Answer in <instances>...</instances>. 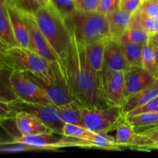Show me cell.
I'll list each match as a JSON object with an SVG mask.
<instances>
[{
    "label": "cell",
    "mask_w": 158,
    "mask_h": 158,
    "mask_svg": "<svg viewBox=\"0 0 158 158\" xmlns=\"http://www.w3.org/2000/svg\"><path fill=\"white\" fill-rule=\"evenodd\" d=\"M8 16L19 46L31 49L30 40L27 26L19 11L9 4H6Z\"/></svg>",
    "instance_id": "17"
},
{
    "label": "cell",
    "mask_w": 158,
    "mask_h": 158,
    "mask_svg": "<svg viewBox=\"0 0 158 158\" xmlns=\"http://www.w3.org/2000/svg\"><path fill=\"white\" fill-rule=\"evenodd\" d=\"M31 15L56 53L62 55L72 41L64 19L49 4L40 6Z\"/></svg>",
    "instance_id": "3"
},
{
    "label": "cell",
    "mask_w": 158,
    "mask_h": 158,
    "mask_svg": "<svg viewBox=\"0 0 158 158\" xmlns=\"http://www.w3.org/2000/svg\"><path fill=\"white\" fill-rule=\"evenodd\" d=\"M157 96L158 78H156L153 83L148 85L144 89L123 100V103L120 105L123 116L127 115L131 111L143 106Z\"/></svg>",
    "instance_id": "16"
},
{
    "label": "cell",
    "mask_w": 158,
    "mask_h": 158,
    "mask_svg": "<svg viewBox=\"0 0 158 158\" xmlns=\"http://www.w3.org/2000/svg\"><path fill=\"white\" fill-rule=\"evenodd\" d=\"M36 1L41 6H46V5L49 4V0H36Z\"/></svg>",
    "instance_id": "42"
},
{
    "label": "cell",
    "mask_w": 158,
    "mask_h": 158,
    "mask_svg": "<svg viewBox=\"0 0 158 158\" xmlns=\"http://www.w3.org/2000/svg\"><path fill=\"white\" fill-rule=\"evenodd\" d=\"M0 45L6 51L18 46L8 14L0 15Z\"/></svg>",
    "instance_id": "23"
},
{
    "label": "cell",
    "mask_w": 158,
    "mask_h": 158,
    "mask_svg": "<svg viewBox=\"0 0 158 158\" xmlns=\"http://www.w3.org/2000/svg\"><path fill=\"white\" fill-rule=\"evenodd\" d=\"M147 112H158V96L147 103L143 106L131 111L127 115H134V114H140V113ZM127 116V115H126Z\"/></svg>",
    "instance_id": "37"
},
{
    "label": "cell",
    "mask_w": 158,
    "mask_h": 158,
    "mask_svg": "<svg viewBox=\"0 0 158 158\" xmlns=\"http://www.w3.org/2000/svg\"><path fill=\"white\" fill-rule=\"evenodd\" d=\"M129 67L120 42L112 38L107 39L104 51L103 71H126Z\"/></svg>",
    "instance_id": "15"
},
{
    "label": "cell",
    "mask_w": 158,
    "mask_h": 158,
    "mask_svg": "<svg viewBox=\"0 0 158 158\" xmlns=\"http://www.w3.org/2000/svg\"><path fill=\"white\" fill-rule=\"evenodd\" d=\"M153 46H154V54H155L156 62H157V68H158V46H157V45L153 44Z\"/></svg>",
    "instance_id": "41"
},
{
    "label": "cell",
    "mask_w": 158,
    "mask_h": 158,
    "mask_svg": "<svg viewBox=\"0 0 158 158\" xmlns=\"http://www.w3.org/2000/svg\"><path fill=\"white\" fill-rule=\"evenodd\" d=\"M71 36L69 47L59 56L58 61L50 63L51 66L80 106L86 108L109 106L103 97L102 77L88 63L84 45L73 33Z\"/></svg>",
    "instance_id": "1"
},
{
    "label": "cell",
    "mask_w": 158,
    "mask_h": 158,
    "mask_svg": "<svg viewBox=\"0 0 158 158\" xmlns=\"http://www.w3.org/2000/svg\"><path fill=\"white\" fill-rule=\"evenodd\" d=\"M138 11L149 16L158 18V0L143 1Z\"/></svg>",
    "instance_id": "32"
},
{
    "label": "cell",
    "mask_w": 158,
    "mask_h": 158,
    "mask_svg": "<svg viewBox=\"0 0 158 158\" xmlns=\"http://www.w3.org/2000/svg\"><path fill=\"white\" fill-rule=\"evenodd\" d=\"M6 14H8L6 5L5 6V5L0 4V15H6Z\"/></svg>",
    "instance_id": "40"
},
{
    "label": "cell",
    "mask_w": 158,
    "mask_h": 158,
    "mask_svg": "<svg viewBox=\"0 0 158 158\" xmlns=\"http://www.w3.org/2000/svg\"><path fill=\"white\" fill-rule=\"evenodd\" d=\"M7 4L28 14H33L41 6L36 0H7Z\"/></svg>",
    "instance_id": "31"
},
{
    "label": "cell",
    "mask_w": 158,
    "mask_h": 158,
    "mask_svg": "<svg viewBox=\"0 0 158 158\" xmlns=\"http://www.w3.org/2000/svg\"><path fill=\"white\" fill-rule=\"evenodd\" d=\"M151 34L148 33L143 29L140 28L130 27L120 37L119 42H130V43H137V44L144 45L150 41Z\"/></svg>",
    "instance_id": "28"
},
{
    "label": "cell",
    "mask_w": 158,
    "mask_h": 158,
    "mask_svg": "<svg viewBox=\"0 0 158 158\" xmlns=\"http://www.w3.org/2000/svg\"><path fill=\"white\" fill-rule=\"evenodd\" d=\"M108 132L95 133L92 136L90 142L93 145V148H102V149L111 150V151H118L121 150L122 147L120 146L116 142L115 137L110 136Z\"/></svg>",
    "instance_id": "27"
},
{
    "label": "cell",
    "mask_w": 158,
    "mask_h": 158,
    "mask_svg": "<svg viewBox=\"0 0 158 158\" xmlns=\"http://www.w3.org/2000/svg\"><path fill=\"white\" fill-rule=\"evenodd\" d=\"M142 66L151 73L155 78H158V68L154 54V46L151 40L146 44L143 45L141 56Z\"/></svg>",
    "instance_id": "26"
},
{
    "label": "cell",
    "mask_w": 158,
    "mask_h": 158,
    "mask_svg": "<svg viewBox=\"0 0 158 158\" xmlns=\"http://www.w3.org/2000/svg\"><path fill=\"white\" fill-rule=\"evenodd\" d=\"M123 55L130 66H142L141 56L143 46L130 42L120 43Z\"/></svg>",
    "instance_id": "25"
},
{
    "label": "cell",
    "mask_w": 158,
    "mask_h": 158,
    "mask_svg": "<svg viewBox=\"0 0 158 158\" xmlns=\"http://www.w3.org/2000/svg\"><path fill=\"white\" fill-rule=\"evenodd\" d=\"M62 134L64 136H67V137L81 139V140H87V141L90 142L94 132L89 131L85 127L65 123L64 126H63V134Z\"/></svg>",
    "instance_id": "29"
},
{
    "label": "cell",
    "mask_w": 158,
    "mask_h": 158,
    "mask_svg": "<svg viewBox=\"0 0 158 158\" xmlns=\"http://www.w3.org/2000/svg\"><path fill=\"white\" fill-rule=\"evenodd\" d=\"M116 142L122 148L141 151L156 150L155 143L148 136L136 131L124 118L116 126Z\"/></svg>",
    "instance_id": "9"
},
{
    "label": "cell",
    "mask_w": 158,
    "mask_h": 158,
    "mask_svg": "<svg viewBox=\"0 0 158 158\" xmlns=\"http://www.w3.org/2000/svg\"><path fill=\"white\" fill-rule=\"evenodd\" d=\"M130 27L140 28L151 35L158 32V18L149 16L137 11L132 15Z\"/></svg>",
    "instance_id": "24"
},
{
    "label": "cell",
    "mask_w": 158,
    "mask_h": 158,
    "mask_svg": "<svg viewBox=\"0 0 158 158\" xmlns=\"http://www.w3.org/2000/svg\"><path fill=\"white\" fill-rule=\"evenodd\" d=\"M142 1H146V0H142Z\"/></svg>",
    "instance_id": "45"
},
{
    "label": "cell",
    "mask_w": 158,
    "mask_h": 158,
    "mask_svg": "<svg viewBox=\"0 0 158 158\" xmlns=\"http://www.w3.org/2000/svg\"><path fill=\"white\" fill-rule=\"evenodd\" d=\"M6 56L8 63L17 70L30 72L49 81L57 82L50 63L32 49L14 46L6 51Z\"/></svg>",
    "instance_id": "4"
},
{
    "label": "cell",
    "mask_w": 158,
    "mask_h": 158,
    "mask_svg": "<svg viewBox=\"0 0 158 158\" xmlns=\"http://www.w3.org/2000/svg\"><path fill=\"white\" fill-rule=\"evenodd\" d=\"M125 71H103L102 87L104 99L110 106H120L124 100Z\"/></svg>",
    "instance_id": "11"
},
{
    "label": "cell",
    "mask_w": 158,
    "mask_h": 158,
    "mask_svg": "<svg viewBox=\"0 0 158 158\" xmlns=\"http://www.w3.org/2000/svg\"><path fill=\"white\" fill-rule=\"evenodd\" d=\"M80 107L81 106L77 102L72 101L66 104L57 106V113L60 118L65 123L84 127Z\"/></svg>",
    "instance_id": "21"
},
{
    "label": "cell",
    "mask_w": 158,
    "mask_h": 158,
    "mask_svg": "<svg viewBox=\"0 0 158 158\" xmlns=\"http://www.w3.org/2000/svg\"><path fill=\"white\" fill-rule=\"evenodd\" d=\"M0 4L5 5L6 6L7 4V0H0Z\"/></svg>",
    "instance_id": "44"
},
{
    "label": "cell",
    "mask_w": 158,
    "mask_h": 158,
    "mask_svg": "<svg viewBox=\"0 0 158 158\" xmlns=\"http://www.w3.org/2000/svg\"><path fill=\"white\" fill-rule=\"evenodd\" d=\"M151 41L153 44L157 45L158 46V32H156V33L151 34Z\"/></svg>",
    "instance_id": "39"
},
{
    "label": "cell",
    "mask_w": 158,
    "mask_h": 158,
    "mask_svg": "<svg viewBox=\"0 0 158 158\" xmlns=\"http://www.w3.org/2000/svg\"><path fill=\"white\" fill-rule=\"evenodd\" d=\"M124 119L136 130L153 127L158 125V112H147L124 116Z\"/></svg>",
    "instance_id": "22"
},
{
    "label": "cell",
    "mask_w": 158,
    "mask_h": 158,
    "mask_svg": "<svg viewBox=\"0 0 158 158\" xmlns=\"http://www.w3.org/2000/svg\"><path fill=\"white\" fill-rule=\"evenodd\" d=\"M24 75L35 82L47 94L52 103L60 106L72 101H75L65 86L60 82H52L43 77L26 71H21Z\"/></svg>",
    "instance_id": "12"
},
{
    "label": "cell",
    "mask_w": 158,
    "mask_h": 158,
    "mask_svg": "<svg viewBox=\"0 0 158 158\" xmlns=\"http://www.w3.org/2000/svg\"><path fill=\"white\" fill-rule=\"evenodd\" d=\"M85 127L95 133L109 132L124 118L120 106L103 108L80 107Z\"/></svg>",
    "instance_id": "5"
},
{
    "label": "cell",
    "mask_w": 158,
    "mask_h": 158,
    "mask_svg": "<svg viewBox=\"0 0 158 158\" xmlns=\"http://www.w3.org/2000/svg\"><path fill=\"white\" fill-rule=\"evenodd\" d=\"M49 4L63 19L77 11L75 0H49Z\"/></svg>",
    "instance_id": "30"
},
{
    "label": "cell",
    "mask_w": 158,
    "mask_h": 158,
    "mask_svg": "<svg viewBox=\"0 0 158 158\" xmlns=\"http://www.w3.org/2000/svg\"><path fill=\"white\" fill-rule=\"evenodd\" d=\"M100 0H75L77 10L96 12L98 10Z\"/></svg>",
    "instance_id": "34"
},
{
    "label": "cell",
    "mask_w": 158,
    "mask_h": 158,
    "mask_svg": "<svg viewBox=\"0 0 158 158\" xmlns=\"http://www.w3.org/2000/svg\"><path fill=\"white\" fill-rule=\"evenodd\" d=\"M16 111L9 103L0 100V121L14 119Z\"/></svg>",
    "instance_id": "35"
},
{
    "label": "cell",
    "mask_w": 158,
    "mask_h": 158,
    "mask_svg": "<svg viewBox=\"0 0 158 158\" xmlns=\"http://www.w3.org/2000/svg\"><path fill=\"white\" fill-rule=\"evenodd\" d=\"M9 143H12V140L11 141H3V140H0V146H2V145H6V144H9Z\"/></svg>",
    "instance_id": "43"
},
{
    "label": "cell",
    "mask_w": 158,
    "mask_h": 158,
    "mask_svg": "<svg viewBox=\"0 0 158 158\" xmlns=\"http://www.w3.org/2000/svg\"><path fill=\"white\" fill-rule=\"evenodd\" d=\"M11 105L16 112L24 111L29 113L41 120L55 133L60 134H63L65 123L59 117L57 106L53 103H29L22 101L18 99L11 103Z\"/></svg>",
    "instance_id": "7"
},
{
    "label": "cell",
    "mask_w": 158,
    "mask_h": 158,
    "mask_svg": "<svg viewBox=\"0 0 158 158\" xmlns=\"http://www.w3.org/2000/svg\"><path fill=\"white\" fill-rule=\"evenodd\" d=\"M120 0H100L98 12L106 15V14L120 9Z\"/></svg>",
    "instance_id": "33"
},
{
    "label": "cell",
    "mask_w": 158,
    "mask_h": 158,
    "mask_svg": "<svg viewBox=\"0 0 158 158\" xmlns=\"http://www.w3.org/2000/svg\"><path fill=\"white\" fill-rule=\"evenodd\" d=\"M64 21L69 32L84 46L110 38L106 15L98 11L77 10Z\"/></svg>",
    "instance_id": "2"
},
{
    "label": "cell",
    "mask_w": 158,
    "mask_h": 158,
    "mask_svg": "<svg viewBox=\"0 0 158 158\" xmlns=\"http://www.w3.org/2000/svg\"><path fill=\"white\" fill-rule=\"evenodd\" d=\"M155 79L143 66H130L124 72V99L144 89Z\"/></svg>",
    "instance_id": "13"
},
{
    "label": "cell",
    "mask_w": 158,
    "mask_h": 158,
    "mask_svg": "<svg viewBox=\"0 0 158 158\" xmlns=\"http://www.w3.org/2000/svg\"><path fill=\"white\" fill-rule=\"evenodd\" d=\"M19 12L23 15V19L27 26L29 40H30L31 49L49 63L58 61L59 56L56 53L40 28L38 27L32 15L25 13L21 11Z\"/></svg>",
    "instance_id": "10"
},
{
    "label": "cell",
    "mask_w": 158,
    "mask_h": 158,
    "mask_svg": "<svg viewBox=\"0 0 158 158\" xmlns=\"http://www.w3.org/2000/svg\"><path fill=\"white\" fill-rule=\"evenodd\" d=\"M140 133L150 137L154 141V143H155L156 150H158V125L155 127H153L145 129L144 131H140Z\"/></svg>",
    "instance_id": "38"
},
{
    "label": "cell",
    "mask_w": 158,
    "mask_h": 158,
    "mask_svg": "<svg viewBox=\"0 0 158 158\" xmlns=\"http://www.w3.org/2000/svg\"><path fill=\"white\" fill-rule=\"evenodd\" d=\"M9 81L11 87L19 100L29 103H52L43 89L21 71L12 69Z\"/></svg>",
    "instance_id": "8"
},
{
    "label": "cell",
    "mask_w": 158,
    "mask_h": 158,
    "mask_svg": "<svg viewBox=\"0 0 158 158\" xmlns=\"http://www.w3.org/2000/svg\"><path fill=\"white\" fill-rule=\"evenodd\" d=\"M14 121L19 135L31 136L54 132L41 120L24 111L16 112Z\"/></svg>",
    "instance_id": "14"
},
{
    "label": "cell",
    "mask_w": 158,
    "mask_h": 158,
    "mask_svg": "<svg viewBox=\"0 0 158 158\" xmlns=\"http://www.w3.org/2000/svg\"><path fill=\"white\" fill-rule=\"evenodd\" d=\"M132 14L118 9L106 14L110 38L119 41L120 37L130 28Z\"/></svg>",
    "instance_id": "18"
},
{
    "label": "cell",
    "mask_w": 158,
    "mask_h": 158,
    "mask_svg": "<svg viewBox=\"0 0 158 158\" xmlns=\"http://www.w3.org/2000/svg\"><path fill=\"white\" fill-rule=\"evenodd\" d=\"M13 69L8 63H0V100L9 103L18 100L9 81V77Z\"/></svg>",
    "instance_id": "20"
},
{
    "label": "cell",
    "mask_w": 158,
    "mask_h": 158,
    "mask_svg": "<svg viewBox=\"0 0 158 158\" xmlns=\"http://www.w3.org/2000/svg\"><path fill=\"white\" fill-rule=\"evenodd\" d=\"M106 40L94 42L85 46L86 58L92 69L97 73L103 75L104 70V51Z\"/></svg>",
    "instance_id": "19"
},
{
    "label": "cell",
    "mask_w": 158,
    "mask_h": 158,
    "mask_svg": "<svg viewBox=\"0 0 158 158\" xmlns=\"http://www.w3.org/2000/svg\"><path fill=\"white\" fill-rule=\"evenodd\" d=\"M142 0H120V9L134 15L140 9Z\"/></svg>",
    "instance_id": "36"
},
{
    "label": "cell",
    "mask_w": 158,
    "mask_h": 158,
    "mask_svg": "<svg viewBox=\"0 0 158 158\" xmlns=\"http://www.w3.org/2000/svg\"><path fill=\"white\" fill-rule=\"evenodd\" d=\"M12 141V143H25L38 148L40 151H56L58 148L69 147L93 148L92 143L87 140L67 137L55 132L31 136H15Z\"/></svg>",
    "instance_id": "6"
}]
</instances>
